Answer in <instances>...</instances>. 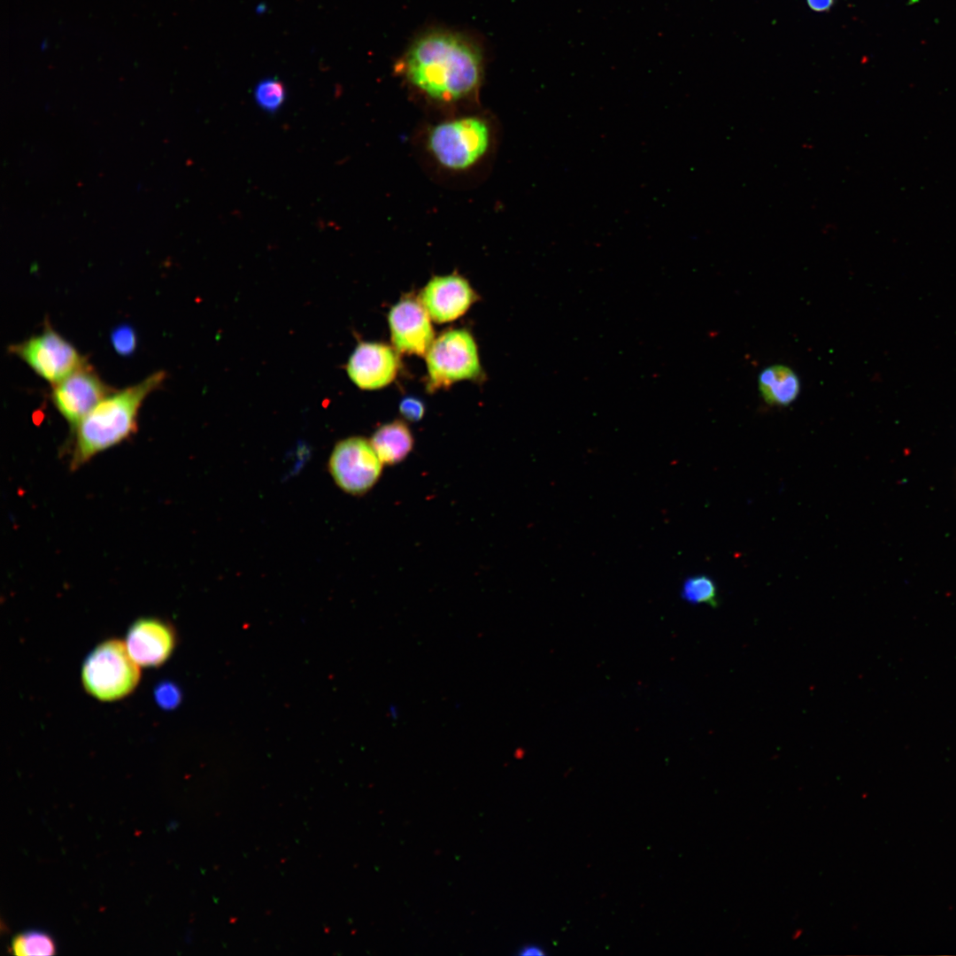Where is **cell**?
I'll return each instance as SVG.
<instances>
[{"mask_svg":"<svg viewBox=\"0 0 956 956\" xmlns=\"http://www.w3.org/2000/svg\"><path fill=\"white\" fill-rule=\"evenodd\" d=\"M485 53L466 32L427 28L416 35L396 63L409 88L429 101L451 104L474 97L484 73Z\"/></svg>","mask_w":956,"mask_h":956,"instance_id":"6da1fadb","label":"cell"},{"mask_svg":"<svg viewBox=\"0 0 956 956\" xmlns=\"http://www.w3.org/2000/svg\"><path fill=\"white\" fill-rule=\"evenodd\" d=\"M166 374L157 371L140 382L103 398L72 430L74 434L70 467L80 468L97 454L131 437L138 428L144 400L159 389Z\"/></svg>","mask_w":956,"mask_h":956,"instance_id":"7a4b0ae2","label":"cell"},{"mask_svg":"<svg viewBox=\"0 0 956 956\" xmlns=\"http://www.w3.org/2000/svg\"><path fill=\"white\" fill-rule=\"evenodd\" d=\"M491 129L487 120L475 115L442 121L427 136V148L443 168L463 171L473 167L489 151Z\"/></svg>","mask_w":956,"mask_h":956,"instance_id":"3957f363","label":"cell"},{"mask_svg":"<svg viewBox=\"0 0 956 956\" xmlns=\"http://www.w3.org/2000/svg\"><path fill=\"white\" fill-rule=\"evenodd\" d=\"M138 664L126 644L109 639L98 644L86 658L81 679L86 690L103 701H112L131 693L140 680Z\"/></svg>","mask_w":956,"mask_h":956,"instance_id":"277c9868","label":"cell"},{"mask_svg":"<svg viewBox=\"0 0 956 956\" xmlns=\"http://www.w3.org/2000/svg\"><path fill=\"white\" fill-rule=\"evenodd\" d=\"M425 357L427 389L430 392L459 381L476 380L482 374L476 343L466 329L443 332L435 338Z\"/></svg>","mask_w":956,"mask_h":956,"instance_id":"5b68a950","label":"cell"},{"mask_svg":"<svg viewBox=\"0 0 956 956\" xmlns=\"http://www.w3.org/2000/svg\"><path fill=\"white\" fill-rule=\"evenodd\" d=\"M8 351L51 385L88 363L75 346L49 323L40 334L9 346Z\"/></svg>","mask_w":956,"mask_h":956,"instance_id":"8992f818","label":"cell"},{"mask_svg":"<svg viewBox=\"0 0 956 956\" xmlns=\"http://www.w3.org/2000/svg\"><path fill=\"white\" fill-rule=\"evenodd\" d=\"M383 463L370 440L351 436L339 441L329 456L328 470L335 484L344 492L361 496L379 481Z\"/></svg>","mask_w":956,"mask_h":956,"instance_id":"52a82bcc","label":"cell"},{"mask_svg":"<svg viewBox=\"0 0 956 956\" xmlns=\"http://www.w3.org/2000/svg\"><path fill=\"white\" fill-rule=\"evenodd\" d=\"M112 389L87 363L52 385L50 401L73 430Z\"/></svg>","mask_w":956,"mask_h":956,"instance_id":"ba28073f","label":"cell"},{"mask_svg":"<svg viewBox=\"0 0 956 956\" xmlns=\"http://www.w3.org/2000/svg\"><path fill=\"white\" fill-rule=\"evenodd\" d=\"M394 349L403 354L425 356L435 340L431 318L418 297H405L388 316Z\"/></svg>","mask_w":956,"mask_h":956,"instance_id":"9c48e42d","label":"cell"},{"mask_svg":"<svg viewBox=\"0 0 956 956\" xmlns=\"http://www.w3.org/2000/svg\"><path fill=\"white\" fill-rule=\"evenodd\" d=\"M418 298L432 320L445 323L465 314L478 296L467 280L452 274L433 277Z\"/></svg>","mask_w":956,"mask_h":956,"instance_id":"30bf717a","label":"cell"},{"mask_svg":"<svg viewBox=\"0 0 956 956\" xmlns=\"http://www.w3.org/2000/svg\"><path fill=\"white\" fill-rule=\"evenodd\" d=\"M397 351L382 343H360L347 364L351 380L362 389H379L394 381L399 370Z\"/></svg>","mask_w":956,"mask_h":956,"instance_id":"8fae6325","label":"cell"},{"mask_svg":"<svg viewBox=\"0 0 956 956\" xmlns=\"http://www.w3.org/2000/svg\"><path fill=\"white\" fill-rule=\"evenodd\" d=\"M175 644V634L168 623L155 618L135 621L127 635L126 646L133 659L143 667L164 663Z\"/></svg>","mask_w":956,"mask_h":956,"instance_id":"7c38bea8","label":"cell"},{"mask_svg":"<svg viewBox=\"0 0 956 956\" xmlns=\"http://www.w3.org/2000/svg\"><path fill=\"white\" fill-rule=\"evenodd\" d=\"M370 443L383 465L394 466L411 453L414 438L406 423L395 420L379 427L371 436Z\"/></svg>","mask_w":956,"mask_h":956,"instance_id":"4fadbf2b","label":"cell"},{"mask_svg":"<svg viewBox=\"0 0 956 956\" xmlns=\"http://www.w3.org/2000/svg\"><path fill=\"white\" fill-rule=\"evenodd\" d=\"M759 389L767 404L783 406L797 398L800 383L791 368L775 365L763 369L759 374Z\"/></svg>","mask_w":956,"mask_h":956,"instance_id":"5bb4252c","label":"cell"},{"mask_svg":"<svg viewBox=\"0 0 956 956\" xmlns=\"http://www.w3.org/2000/svg\"><path fill=\"white\" fill-rule=\"evenodd\" d=\"M681 596L685 601L695 605L716 607L719 602L715 582L705 574L687 578L682 584Z\"/></svg>","mask_w":956,"mask_h":956,"instance_id":"9a60e30c","label":"cell"},{"mask_svg":"<svg viewBox=\"0 0 956 956\" xmlns=\"http://www.w3.org/2000/svg\"><path fill=\"white\" fill-rule=\"evenodd\" d=\"M11 951L15 955H51L55 953V944L48 934L30 930L12 939Z\"/></svg>","mask_w":956,"mask_h":956,"instance_id":"2e32d148","label":"cell"},{"mask_svg":"<svg viewBox=\"0 0 956 956\" xmlns=\"http://www.w3.org/2000/svg\"><path fill=\"white\" fill-rule=\"evenodd\" d=\"M256 104L264 112H276L286 100V89L276 78H265L258 81L253 91Z\"/></svg>","mask_w":956,"mask_h":956,"instance_id":"e0dca14e","label":"cell"},{"mask_svg":"<svg viewBox=\"0 0 956 956\" xmlns=\"http://www.w3.org/2000/svg\"><path fill=\"white\" fill-rule=\"evenodd\" d=\"M113 349L122 356L133 354L137 343L135 329L128 325L115 328L110 336Z\"/></svg>","mask_w":956,"mask_h":956,"instance_id":"ac0fdd59","label":"cell"},{"mask_svg":"<svg viewBox=\"0 0 956 956\" xmlns=\"http://www.w3.org/2000/svg\"><path fill=\"white\" fill-rule=\"evenodd\" d=\"M158 704L163 708H173L181 698L179 689L171 682H161L155 690Z\"/></svg>","mask_w":956,"mask_h":956,"instance_id":"d6986e66","label":"cell"},{"mask_svg":"<svg viewBox=\"0 0 956 956\" xmlns=\"http://www.w3.org/2000/svg\"><path fill=\"white\" fill-rule=\"evenodd\" d=\"M399 412L402 417L409 421L421 420L425 413V406L421 400L413 397L402 399L399 405Z\"/></svg>","mask_w":956,"mask_h":956,"instance_id":"ffe728a7","label":"cell"},{"mask_svg":"<svg viewBox=\"0 0 956 956\" xmlns=\"http://www.w3.org/2000/svg\"><path fill=\"white\" fill-rule=\"evenodd\" d=\"M808 6L815 12L828 11L835 0H806Z\"/></svg>","mask_w":956,"mask_h":956,"instance_id":"44dd1931","label":"cell"},{"mask_svg":"<svg viewBox=\"0 0 956 956\" xmlns=\"http://www.w3.org/2000/svg\"><path fill=\"white\" fill-rule=\"evenodd\" d=\"M545 953L543 947L537 944H527L520 949L519 954L521 955H544Z\"/></svg>","mask_w":956,"mask_h":956,"instance_id":"7402d4cb","label":"cell"}]
</instances>
